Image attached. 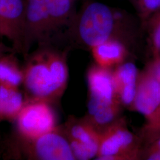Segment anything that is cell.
<instances>
[{
  "label": "cell",
  "mask_w": 160,
  "mask_h": 160,
  "mask_svg": "<svg viewBox=\"0 0 160 160\" xmlns=\"http://www.w3.org/2000/svg\"><path fill=\"white\" fill-rule=\"evenodd\" d=\"M131 2L142 23H146L160 9V0H128Z\"/></svg>",
  "instance_id": "17"
},
{
  "label": "cell",
  "mask_w": 160,
  "mask_h": 160,
  "mask_svg": "<svg viewBox=\"0 0 160 160\" xmlns=\"http://www.w3.org/2000/svg\"><path fill=\"white\" fill-rule=\"evenodd\" d=\"M25 0H0V37L12 43L15 52L23 54Z\"/></svg>",
  "instance_id": "9"
},
{
  "label": "cell",
  "mask_w": 160,
  "mask_h": 160,
  "mask_svg": "<svg viewBox=\"0 0 160 160\" xmlns=\"http://www.w3.org/2000/svg\"><path fill=\"white\" fill-rule=\"evenodd\" d=\"M74 0H46L52 36L63 28L68 29L74 20Z\"/></svg>",
  "instance_id": "14"
},
{
  "label": "cell",
  "mask_w": 160,
  "mask_h": 160,
  "mask_svg": "<svg viewBox=\"0 0 160 160\" xmlns=\"http://www.w3.org/2000/svg\"><path fill=\"white\" fill-rule=\"evenodd\" d=\"M155 58L151 63L148 69L154 76L160 85V55L159 52H154Z\"/></svg>",
  "instance_id": "19"
},
{
  "label": "cell",
  "mask_w": 160,
  "mask_h": 160,
  "mask_svg": "<svg viewBox=\"0 0 160 160\" xmlns=\"http://www.w3.org/2000/svg\"><path fill=\"white\" fill-rule=\"evenodd\" d=\"M123 108L119 101H116L96 114L85 117L92 125L101 133L120 119Z\"/></svg>",
  "instance_id": "16"
},
{
  "label": "cell",
  "mask_w": 160,
  "mask_h": 160,
  "mask_svg": "<svg viewBox=\"0 0 160 160\" xmlns=\"http://www.w3.org/2000/svg\"><path fill=\"white\" fill-rule=\"evenodd\" d=\"M52 36L46 0H25L23 54L26 57L34 43L48 44Z\"/></svg>",
  "instance_id": "6"
},
{
  "label": "cell",
  "mask_w": 160,
  "mask_h": 160,
  "mask_svg": "<svg viewBox=\"0 0 160 160\" xmlns=\"http://www.w3.org/2000/svg\"><path fill=\"white\" fill-rule=\"evenodd\" d=\"M135 22L128 12L99 2L83 7L68 28L70 37L91 49L109 39L119 40L127 46L135 37Z\"/></svg>",
  "instance_id": "1"
},
{
  "label": "cell",
  "mask_w": 160,
  "mask_h": 160,
  "mask_svg": "<svg viewBox=\"0 0 160 160\" xmlns=\"http://www.w3.org/2000/svg\"><path fill=\"white\" fill-rule=\"evenodd\" d=\"M52 103L43 100H26L15 120L16 133L24 138H35L55 129L57 115Z\"/></svg>",
  "instance_id": "5"
},
{
  "label": "cell",
  "mask_w": 160,
  "mask_h": 160,
  "mask_svg": "<svg viewBox=\"0 0 160 160\" xmlns=\"http://www.w3.org/2000/svg\"><path fill=\"white\" fill-rule=\"evenodd\" d=\"M132 110L142 114L151 130L160 129V85L148 69L140 74Z\"/></svg>",
  "instance_id": "7"
},
{
  "label": "cell",
  "mask_w": 160,
  "mask_h": 160,
  "mask_svg": "<svg viewBox=\"0 0 160 160\" xmlns=\"http://www.w3.org/2000/svg\"><path fill=\"white\" fill-rule=\"evenodd\" d=\"M12 52H15L12 48L8 47L6 46V45H4L3 43L0 42V58L7 53Z\"/></svg>",
  "instance_id": "21"
},
{
  "label": "cell",
  "mask_w": 160,
  "mask_h": 160,
  "mask_svg": "<svg viewBox=\"0 0 160 160\" xmlns=\"http://www.w3.org/2000/svg\"><path fill=\"white\" fill-rule=\"evenodd\" d=\"M139 73L135 63L125 61L113 69V78L118 100L123 108L132 110Z\"/></svg>",
  "instance_id": "10"
},
{
  "label": "cell",
  "mask_w": 160,
  "mask_h": 160,
  "mask_svg": "<svg viewBox=\"0 0 160 160\" xmlns=\"http://www.w3.org/2000/svg\"><path fill=\"white\" fill-rule=\"evenodd\" d=\"M141 154L139 139L128 129L124 118L100 133L97 160H138Z\"/></svg>",
  "instance_id": "4"
},
{
  "label": "cell",
  "mask_w": 160,
  "mask_h": 160,
  "mask_svg": "<svg viewBox=\"0 0 160 160\" xmlns=\"http://www.w3.org/2000/svg\"><path fill=\"white\" fill-rule=\"evenodd\" d=\"M62 128L68 139L86 145L98 154L100 133L85 116L80 119L70 116Z\"/></svg>",
  "instance_id": "12"
},
{
  "label": "cell",
  "mask_w": 160,
  "mask_h": 160,
  "mask_svg": "<svg viewBox=\"0 0 160 160\" xmlns=\"http://www.w3.org/2000/svg\"><path fill=\"white\" fill-rule=\"evenodd\" d=\"M23 69L14 52L0 58V86L19 87L23 85Z\"/></svg>",
  "instance_id": "15"
},
{
  "label": "cell",
  "mask_w": 160,
  "mask_h": 160,
  "mask_svg": "<svg viewBox=\"0 0 160 160\" xmlns=\"http://www.w3.org/2000/svg\"><path fill=\"white\" fill-rule=\"evenodd\" d=\"M90 50L96 64L112 69L125 62L129 55L128 46L116 39L106 40Z\"/></svg>",
  "instance_id": "11"
},
{
  "label": "cell",
  "mask_w": 160,
  "mask_h": 160,
  "mask_svg": "<svg viewBox=\"0 0 160 160\" xmlns=\"http://www.w3.org/2000/svg\"><path fill=\"white\" fill-rule=\"evenodd\" d=\"M151 30V36L154 52H160V9L150 17L147 23Z\"/></svg>",
  "instance_id": "18"
},
{
  "label": "cell",
  "mask_w": 160,
  "mask_h": 160,
  "mask_svg": "<svg viewBox=\"0 0 160 160\" xmlns=\"http://www.w3.org/2000/svg\"><path fill=\"white\" fill-rule=\"evenodd\" d=\"M147 160H160V138H158L145 154Z\"/></svg>",
  "instance_id": "20"
},
{
  "label": "cell",
  "mask_w": 160,
  "mask_h": 160,
  "mask_svg": "<svg viewBox=\"0 0 160 160\" xmlns=\"http://www.w3.org/2000/svg\"><path fill=\"white\" fill-rule=\"evenodd\" d=\"M25 58L23 86L26 100L56 103L68 84L67 52L43 44Z\"/></svg>",
  "instance_id": "2"
},
{
  "label": "cell",
  "mask_w": 160,
  "mask_h": 160,
  "mask_svg": "<svg viewBox=\"0 0 160 160\" xmlns=\"http://www.w3.org/2000/svg\"><path fill=\"white\" fill-rule=\"evenodd\" d=\"M26 103L25 94L19 87L0 86V122L15 121Z\"/></svg>",
  "instance_id": "13"
},
{
  "label": "cell",
  "mask_w": 160,
  "mask_h": 160,
  "mask_svg": "<svg viewBox=\"0 0 160 160\" xmlns=\"http://www.w3.org/2000/svg\"><path fill=\"white\" fill-rule=\"evenodd\" d=\"M87 80L88 88L87 116H92L110 104L119 101L115 92L113 69L94 63L87 70Z\"/></svg>",
  "instance_id": "8"
},
{
  "label": "cell",
  "mask_w": 160,
  "mask_h": 160,
  "mask_svg": "<svg viewBox=\"0 0 160 160\" xmlns=\"http://www.w3.org/2000/svg\"><path fill=\"white\" fill-rule=\"evenodd\" d=\"M7 148L6 154L13 159L75 160L61 126L38 137L24 138L16 133Z\"/></svg>",
  "instance_id": "3"
}]
</instances>
